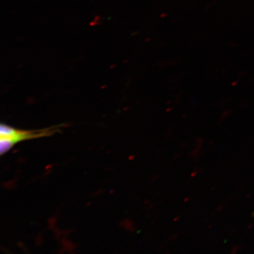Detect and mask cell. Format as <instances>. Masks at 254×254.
<instances>
[{"label":"cell","instance_id":"obj_1","mask_svg":"<svg viewBox=\"0 0 254 254\" xmlns=\"http://www.w3.org/2000/svg\"><path fill=\"white\" fill-rule=\"evenodd\" d=\"M59 127L37 130L18 129L4 124L0 126V154L8 152L18 142L55 134Z\"/></svg>","mask_w":254,"mask_h":254},{"label":"cell","instance_id":"obj_2","mask_svg":"<svg viewBox=\"0 0 254 254\" xmlns=\"http://www.w3.org/2000/svg\"><path fill=\"white\" fill-rule=\"evenodd\" d=\"M201 138L200 139V141H197V142H196L198 145H196V146H195V150L192 151L191 152V153H190V156H192L194 158L198 157L200 148H201Z\"/></svg>","mask_w":254,"mask_h":254},{"label":"cell","instance_id":"obj_3","mask_svg":"<svg viewBox=\"0 0 254 254\" xmlns=\"http://www.w3.org/2000/svg\"><path fill=\"white\" fill-rule=\"evenodd\" d=\"M222 209H223V206L220 205L218 206L217 209H216V211L217 212H220L222 210Z\"/></svg>","mask_w":254,"mask_h":254},{"label":"cell","instance_id":"obj_4","mask_svg":"<svg viewBox=\"0 0 254 254\" xmlns=\"http://www.w3.org/2000/svg\"><path fill=\"white\" fill-rule=\"evenodd\" d=\"M158 177H159V176H158V175H155V176H152L151 177V180L152 181L156 180H157L158 179Z\"/></svg>","mask_w":254,"mask_h":254},{"label":"cell","instance_id":"obj_5","mask_svg":"<svg viewBox=\"0 0 254 254\" xmlns=\"http://www.w3.org/2000/svg\"><path fill=\"white\" fill-rule=\"evenodd\" d=\"M198 174V171H193V172L191 174V175H190V176H191V177H194L195 176H196V175Z\"/></svg>","mask_w":254,"mask_h":254},{"label":"cell","instance_id":"obj_6","mask_svg":"<svg viewBox=\"0 0 254 254\" xmlns=\"http://www.w3.org/2000/svg\"><path fill=\"white\" fill-rule=\"evenodd\" d=\"M177 237V235H175V236H173L172 237L170 238L171 241H174L176 238Z\"/></svg>","mask_w":254,"mask_h":254},{"label":"cell","instance_id":"obj_7","mask_svg":"<svg viewBox=\"0 0 254 254\" xmlns=\"http://www.w3.org/2000/svg\"><path fill=\"white\" fill-rule=\"evenodd\" d=\"M180 218V217H177L176 218L174 219V221L176 222L177 220H179Z\"/></svg>","mask_w":254,"mask_h":254},{"label":"cell","instance_id":"obj_8","mask_svg":"<svg viewBox=\"0 0 254 254\" xmlns=\"http://www.w3.org/2000/svg\"><path fill=\"white\" fill-rule=\"evenodd\" d=\"M190 197H187L185 199H184V202H187V201H189L190 200Z\"/></svg>","mask_w":254,"mask_h":254},{"label":"cell","instance_id":"obj_9","mask_svg":"<svg viewBox=\"0 0 254 254\" xmlns=\"http://www.w3.org/2000/svg\"><path fill=\"white\" fill-rule=\"evenodd\" d=\"M149 201H146V202H145V204H147V203H148Z\"/></svg>","mask_w":254,"mask_h":254}]
</instances>
